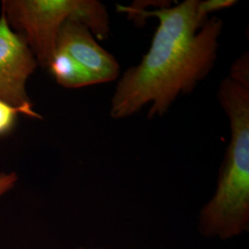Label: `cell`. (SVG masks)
Returning <instances> with one entry per match:
<instances>
[{"instance_id":"obj_1","label":"cell","mask_w":249,"mask_h":249,"mask_svg":"<svg viewBox=\"0 0 249 249\" xmlns=\"http://www.w3.org/2000/svg\"><path fill=\"white\" fill-rule=\"evenodd\" d=\"M198 0H185L175 7L142 9L137 4L117 6L130 18L154 17L159 25L149 51L129 68L117 83L110 115L122 119L151 105L148 117L163 116L177 99L191 92L213 68L223 31V20L201 24L196 18Z\"/></svg>"},{"instance_id":"obj_2","label":"cell","mask_w":249,"mask_h":249,"mask_svg":"<svg viewBox=\"0 0 249 249\" xmlns=\"http://www.w3.org/2000/svg\"><path fill=\"white\" fill-rule=\"evenodd\" d=\"M218 99L229 119L231 140L217 185L203 206L197 228L207 238L228 240L249 229V70L231 69L223 79Z\"/></svg>"},{"instance_id":"obj_3","label":"cell","mask_w":249,"mask_h":249,"mask_svg":"<svg viewBox=\"0 0 249 249\" xmlns=\"http://www.w3.org/2000/svg\"><path fill=\"white\" fill-rule=\"evenodd\" d=\"M2 13L9 25L24 36L38 65L48 68L58 33L74 18L99 40L109 36V17L105 5L96 0H4Z\"/></svg>"},{"instance_id":"obj_4","label":"cell","mask_w":249,"mask_h":249,"mask_svg":"<svg viewBox=\"0 0 249 249\" xmlns=\"http://www.w3.org/2000/svg\"><path fill=\"white\" fill-rule=\"evenodd\" d=\"M38 63L24 36L16 33L3 14L0 17V98L14 107H33L27 80Z\"/></svg>"},{"instance_id":"obj_5","label":"cell","mask_w":249,"mask_h":249,"mask_svg":"<svg viewBox=\"0 0 249 249\" xmlns=\"http://www.w3.org/2000/svg\"><path fill=\"white\" fill-rule=\"evenodd\" d=\"M55 49L69 53L81 65L96 84L116 80L120 66L115 56L99 45L89 29L71 18L63 24L56 39Z\"/></svg>"},{"instance_id":"obj_6","label":"cell","mask_w":249,"mask_h":249,"mask_svg":"<svg viewBox=\"0 0 249 249\" xmlns=\"http://www.w3.org/2000/svg\"><path fill=\"white\" fill-rule=\"evenodd\" d=\"M49 70L59 85L69 89H78L96 84L92 77L70 54L55 49Z\"/></svg>"},{"instance_id":"obj_7","label":"cell","mask_w":249,"mask_h":249,"mask_svg":"<svg viewBox=\"0 0 249 249\" xmlns=\"http://www.w3.org/2000/svg\"><path fill=\"white\" fill-rule=\"evenodd\" d=\"M18 114L34 118H41V116L36 113L33 107H14L0 98V136L9 133L13 128Z\"/></svg>"},{"instance_id":"obj_8","label":"cell","mask_w":249,"mask_h":249,"mask_svg":"<svg viewBox=\"0 0 249 249\" xmlns=\"http://www.w3.org/2000/svg\"><path fill=\"white\" fill-rule=\"evenodd\" d=\"M237 1L235 0H206L198 1L196 7V18L201 23L204 24L208 20V15L214 11L227 9L235 5Z\"/></svg>"},{"instance_id":"obj_9","label":"cell","mask_w":249,"mask_h":249,"mask_svg":"<svg viewBox=\"0 0 249 249\" xmlns=\"http://www.w3.org/2000/svg\"><path fill=\"white\" fill-rule=\"evenodd\" d=\"M17 183L18 175L16 173H0V197L9 192Z\"/></svg>"},{"instance_id":"obj_10","label":"cell","mask_w":249,"mask_h":249,"mask_svg":"<svg viewBox=\"0 0 249 249\" xmlns=\"http://www.w3.org/2000/svg\"><path fill=\"white\" fill-rule=\"evenodd\" d=\"M79 249H107V248H81Z\"/></svg>"}]
</instances>
